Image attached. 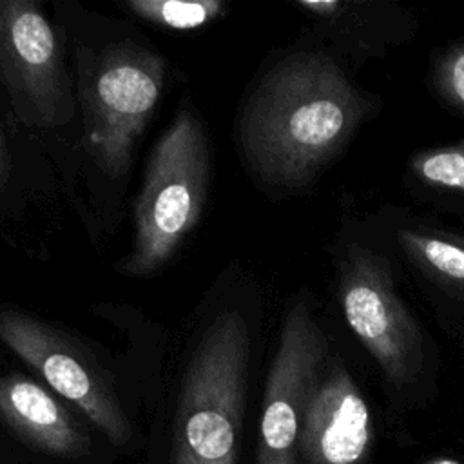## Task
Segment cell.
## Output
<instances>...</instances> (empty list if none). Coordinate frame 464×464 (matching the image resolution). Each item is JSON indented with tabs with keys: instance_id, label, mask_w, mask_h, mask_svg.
I'll list each match as a JSON object with an SVG mask.
<instances>
[{
	"instance_id": "277c9868",
	"label": "cell",
	"mask_w": 464,
	"mask_h": 464,
	"mask_svg": "<svg viewBox=\"0 0 464 464\" xmlns=\"http://www.w3.org/2000/svg\"><path fill=\"white\" fill-rule=\"evenodd\" d=\"M165 69L161 56L136 45H118L98 58L83 91L85 129L89 149L107 174L127 169L160 102Z\"/></svg>"
},
{
	"instance_id": "3957f363",
	"label": "cell",
	"mask_w": 464,
	"mask_h": 464,
	"mask_svg": "<svg viewBox=\"0 0 464 464\" xmlns=\"http://www.w3.org/2000/svg\"><path fill=\"white\" fill-rule=\"evenodd\" d=\"M210 179L199 118L181 109L152 149L134 210V245L121 270L147 276L163 266L201 218Z\"/></svg>"
},
{
	"instance_id": "6da1fadb",
	"label": "cell",
	"mask_w": 464,
	"mask_h": 464,
	"mask_svg": "<svg viewBox=\"0 0 464 464\" xmlns=\"http://www.w3.org/2000/svg\"><path fill=\"white\" fill-rule=\"evenodd\" d=\"M362 114L364 100L334 60L292 54L274 65L246 100L241 150L265 183L295 188L346 147Z\"/></svg>"
},
{
	"instance_id": "52a82bcc",
	"label": "cell",
	"mask_w": 464,
	"mask_h": 464,
	"mask_svg": "<svg viewBox=\"0 0 464 464\" xmlns=\"http://www.w3.org/2000/svg\"><path fill=\"white\" fill-rule=\"evenodd\" d=\"M326 337L306 303L288 312L272 361L259 422L257 464H297L308 401L321 377Z\"/></svg>"
},
{
	"instance_id": "5b68a950",
	"label": "cell",
	"mask_w": 464,
	"mask_h": 464,
	"mask_svg": "<svg viewBox=\"0 0 464 464\" xmlns=\"http://www.w3.org/2000/svg\"><path fill=\"white\" fill-rule=\"evenodd\" d=\"M0 80L25 121L54 127L72 102L54 27L31 0H0Z\"/></svg>"
},
{
	"instance_id": "5bb4252c",
	"label": "cell",
	"mask_w": 464,
	"mask_h": 464,
	"mask_svg": "<svg viewBox=\"0 0 464 464\" xmlns=\"http://www.w3.org/2000/svg\"><path fill=\"white\" fill-rule=\"evenodd\" d=\"M435 82L442 98L464 114V44L450 47L440 56L435 71Z\"/></svg>"
},
{
	"instance_id": "2e32d148",
	"label": "cell",
	"mask_w": 464,
	"mask_h": 464,
	"mask_svg": "<svg viewBox=\"0 0 464 464\" xmlns=\"http://www.w3.org/2000/svg\"><path fill=\"white\" fill-rule=\"evenodd\" d=\"M430 464H460V462L453 460V459H437V460H433Z\"/></svg>"
},
{
	"instance_id": "7c38bea8",
	"label": "cell",
	"mask_w": 464,
	"mask_h": 464,
	"mask_svg": "<svg viewBox=\"0 0 464 464\" xmlns=\"http://www.w3.org/2000/svg\"><path fill=\"white\" fill-rule=\"evenodd\" d=\"M127 5L136 16L178 31L198 29L225 13V4L219 0H129Z\"/></svg>"
},
{
	"instance_id": "30bf717a",
	"label": "cell",
	"mask_w": 464,
	"mask_h": 464,
	"mask_svg": "<svg viewBox=\"0 0 464 464\" xmlns=\"http://www.w3.org/2000/svg\"><path fill=\"white\" fill-rule=\"evenodd\" d=\"M0 417L33 448L67 459L91 450L87 431L42 384L24 375H0Z\"/></svg>"
},
{
	"instance_id": "4fadbf2b",
	"label": "cell",
	"mask_w": 464,
	"mask_h": 464,
	"mask_svg": "<svg viewBox=\"0 0 464 464\" xmlns=\"http://www.w3.org/2000/svg\"><path fill=\"white\" fill-rule=\"evenodd\" d=\"M411 169L428 185L464 190V143L424 150L413 158Z\"/></svg>"
},
{
	"instance_id": "ba28073f",
	"label": "cell",
	"mask_w": 464,
	"mask_h": 464,
	"mask_svg": "<svg viewBox=\"0 0 464 464\" xmlns=\"http://www.w3.org/2000/svg\"><path fill=\"white\" fill-rule=\"evenodd\" d=\"M0 339L109 440L114 444L130 440V422L112 390L94 362L60 332L31 315L4 310L0 312Z\"/></svg>"
},
{
	"instance_id": "9a60e30c",
	"label": "cell",
	"mask_w": 464,
	"mask_h": 464,
	"mask_svg": "<svg viewBox=\"0 0 464 464\" xmlns=\"http://www.w3.org/2000/svg\"><path fill=\"white\" fill-rule=\"evenodd\" d=\"M9 174H11V154H9L4 132L0 129V188L7 183Z\"/></svg>"
},
{
	"instance_id": "9c48e42d",
	"label": "cell",
	"mask_w": 464,
	"mask_h": 464,
	"mask_svg": "<svg viewBox=\"0 0 464 464\" xmlns=\"http://www.w3.org/2000/svg\"><path fill=\"white\" fill-rule=\"evenodd\" d=\"M370 437L368 404L346 366L332 359L308 401L299 453L308 464H357Z\"/></svg>"
},
{
	"instance_id": "8992f818",
	"label": "cell",
	"mask_w": 464,
	"mask_h": 464,
	"mask_svg": "<svg viewBox=\"0 0 464 464\" xmlns=\"http://www.w3.org/2000/svg\"><path fill=\"white\" fill-rule=\"evenodd\" d=\"M341 308L392 384L415 379L422 364V335L382 257L364 248L350 250L341 270Z\"/></svg>"
},
{
	"instance_id": "7a4b0ae2",
	"label": "cell",
	"mask_w": 464,
	"mask_h": 464,
	"mask_svg": "<svg viewBox=\"0 0 464 464\" xmlns=\"http://www.w3.org/2000/svg\"><path fill=\"white\" fill-rule=\"evenodd\" d=\"M248 348L246 323L234 310L203 334L176 408L172 464H237Z\"/></svg>"
},
{
	"instance_id": "8fae6325",
	"label": "cell",
	"mask_w": 464,
	"mask_h": 464,
	"mask_svg": "<svg viewBox=\"0 0 464 464\" xmlns=\"http://www.w3.org/2000/svg\"><path fill=\"white\" fill-rule=\"evenodd\" d=\"M399 243L422 268L464 290V245L437 234L401 230Z\"/></svg>"
}]
</instances>
